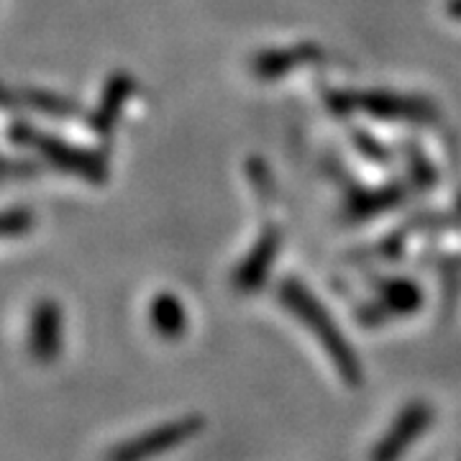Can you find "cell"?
<instances>
[{
  "label": "cell",
  "mask_w": 461,
  "mask_h": 461,
  "mask_svg": "<svg viewBox=\"0 0 461 461\" xmlns=\"http://www.w3.org/2000/svg\"><path fill=\"white\" fill-rule=\"evenodd\" d=\"M280 300L282 305L287 308V313L295 315L297 321L311 330V336L318 339V344L323 346L326 357L336 366V375L344 379L348 387H359L364 382L362 362L351 351V344L346 341L344 333L333 323V318L323 308V303L300 280L282 282Z\"/></svg>",
  "instance_id": "6da1fadb"
},
{
  "label": "cell",
  "mask_w": 461,
  "mask_h": 461,
  "mask_svg": "<svg viewBox=\"0 0 461 461\" xmlns=\"http://www.w3.org/2000/svg\"><path fill=\"white\" fill-rule=\"evenodd\" d=\"M330 105L339 113L362 111L372 118L382 121H411V123H429L438 111L430 105V100L415 98V95H397L387 90H364V93H333Z\"/></svg>",
  "instance_id": "7a4b0ae2"
},
{
  "label": "cell",
  "mask_w": 461,
  "mask_h": 461,
  "mask_svg": "<svg viewBox=\"0 0 461 461\" xmlns=\"http://www.w3.org/2000/svg\"><path fill=\"white\" fill-rule=\"evenodd\" d=\"M205 426V420L200 415H182L175 420H167L157 429H149L141 436H133L129 441L118 444L108 454L105 461H151L165 456L167 451L187 444L193 436H198Z\"/></svg>",
  "instance_id": "3957f363"
},
{
  "label": "cell",
  "mask_w": 461,
  "mask_h": 461,
  "mask_svg": "<svg viewBox=\"0 0 461 461\" xmlns=\"http://www.w3.org/2000/svg\"><path fill=\"white\" fill-rule=\"evenodd\" d=\"M26 141L33 149H39V154L59 172L83 177L87 182H103L108 177V162L95 149L75 147L59 136H47V133L36 131L33 126H29Z\"/></svg>",
  "instance_id": "277c9868"
},
{
  "label": "cell",
  "mask_w": 461,
  "mask_h": 461,
  "mask_svg": "<svg viewBox=\"0 0 461 461\" xmlns=\"http://www.w3.org/2000/svg\"><path fill=\"white\" fill-rule=\"evenodd\" d=\"M433 408H430L426 400H412L408 402L402 412L397 415L395 420L390 423L387 433L379 438L372 454H369V461H400L408 448H411L418 438L426 436V430L430 429L433 423Z\"/></svg>",
  "instance_id": "5b68a950"
},
{
  "label": "cell",
  "mask_w": 461,
  "mask_h": 461,
  "mask_svg": "<svg viewBox=\"0 0 461 461\" xmlns=\"http://www.w3.org/2000/svg\"><path fill=\"white\" fill-rule=\"evenodd\" d=\"M62 341H65V321L59 303L51 297H39L26 323L29 354L36 362L50 364L62 354Z\"/></svg>",
  "instance_id": "8992f818"
},
{
  "label": "cell",
  "mask_w": 461,
  "mask_h": 461,
  "mask_svg": "<svg viewBox=\"0 0 461 461\" xmlns=\"http://www.w3.org/2000/svg\"><path fill=\"white\" fill-rule=\"evenodd\" d=\"M282 247V230L277 226H267L259 233V239L254 241V247L244 257V262L239 264L236 275H233V287L239 293H254L262 287V282L267 280L272 262L277 259Z\"/></svg>",
  "instance_id": "52a82bcc"
},
{
  "label": "cell",
  "mask_w": 461,
  "mask_h": 461,
  "mask_svg": "<svg viewBox=\"0 0 461 461\" xmlns=\"http://www.w3.org/2000/svg\"><path fill=\"white\" fill-rule=\"evenodd\" d=\"M420 303H423V293L415 282L395 280L379 293L375 305L366 308L364 321L377 323V321H387V318H397V315H411L420 308Z\"/></svg>",
  "instance_id": "ba28073f"
},
{
  "label": "cell",
  "mask_w": 461,
  "mask_h": 461,
  "mask_svg": "<svg viewBox=\"0 0 461 461\" xmlns=\"http://www.w3.org/2000/svg\"><path fill=\"white\" fill-rule=\"evenodd\" d=\"M133 90H136V85L131 83V77H126V75H113V77L105 83V87H103L98 111L90 115L87 129L95 133V136H100V139H105V136L115 129V123H118V118H121V111H123L126 100L133 95Z\"/></svg>",
  "instance_id": "9c48e42d"
},
{
  "label": "cell",
  "mask_w": 461,
  "mask_h": 461,
  "mask_svg": "<svg viewBox=\"0 0 461 461\" xmlns=\"http://www.w3.org/2000/svg\"><path fill=\"white\" fill-rule=\"evenodd\" d=\"M321 57V50L313 44H297V47H282V50H267L251 59V72L262 80L282 77L293 72L295 67L311 65Z\"/></svg>",
  "instance_id": "30bf717a"
},
{
  "label": "cell",
  "mask_w": 461,
  "mask_h": 461,
  "mask_svg": "<svg viewBox=\"0 0 461 461\" xmlns=\"http://www.w3.org/2000/svg\"><path fill=\"white\" fill-rule=\"evenodd\" d=\"M149 323H151V330L159 333L167 341L182 339L187 330V311H185L180 297L172 293H159L157 297H151Z\"/></svg>",
  "instance_id": "8fae6325"
},
{
  "label": "cell",
  "mask_w": 461,
  "mask_h": 461,
  "mask_svg": "<svg viewBox=\"0 0 461 461\" xmlns=\"http://www.w3.org/2000/svg\"><path fill=\"white\" fill-rule=\"evenodd\" d=\"M400 195V190H390V193H382V190H375V193H369L366 198L359 195V198L354 200L348 208H351V213L357 215V218H366V215H375L382 213V211H387L395 198Z\"/></svg>",
  "instance_id": "7c38bea8"
},
{
  "label": "cell",
  "mask_w": 461,
  "mask_h": 461,
  "mask_svg": "<svg viewBox=\"0 0 461 461\" xmlns=\"http://www.w3.org/2000/svg\"><path fill=\"white\" fill-rule=\"evenodd\" d=\"M354 144H357V149L362 151L366 159H372V162H387V159H390V151L366 131L354 133Z\"/></svg>",
  "instance_id": "4fadbf2b"
},
{
  "label": "cell",
  "mask_w": 461,
  "mask_h": 461,
  "mask_svg": "<svg viewBox=\"0 0 461 461\" xmlns=\"http://www.w3.org/2000/svg\"><path fill=\"white\" fill-rule=\"evenodd\" d=\"M446 11H448V16L459 18V21H461V0H448Z\"/></svg>",
  "instance_id": "5bb4252c"
}]
</instances>
